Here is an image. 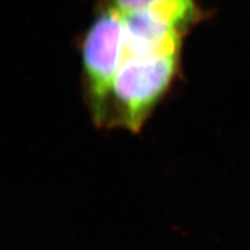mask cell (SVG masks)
<instances>
[{"label": "cell", "mask_w": 250, "mask_h": 250, "mask_svg": "<svg viewBox=\"0 0 250 250\" xmlns=\"http://www.w3.org/2000/svg\"><path fill=\"white\" fill-rule=\"evenodd\" d=\"M200 17L196 0L137 6L98 2L82 45L91 115L107 96L130 103L165 97L181 66L185 37Z\"/></svg>", "instance_id": "obj_1"}]
</instances>
